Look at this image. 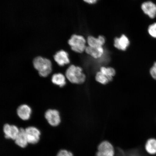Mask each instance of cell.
<instances>
[{"label": "cell", "mask_w": 156, "mask_h": 156, "mask_svg": "<svg viewBox=\"0 0 156 156\" xmlns=\"http://www.w3.org/2000/svg\"><path fill=\"white\" fill-rule=\"evenodd\" d=\"M33 65L41 77H47L52 73L51 62L48 58L38 56L34 59Z\"/></svg>", "instance_id": "1"}, {"label": "cell", "mask_w": 156, "mask_h": 156, "mask_svg": "<svg viewBox=\"0 0 156 156\" xmlns=\"http://www.w3.org/2000/svg\"><path fill=\"white\" fill-rule=\"evenodd\" d=\"M66 78L70 83L74 84H81L84 82L86 76L82 68L71 65L69 66L65 73Z\"/></svg>", "instance_id": "2"}, {"label": "cell", "mask_w": 156, "mask_h": 156, "mask_svg": "<svg viewBox=\"0 0 156 156\" xmlns=\"http://www.w3.org/2000/svg\"><path fill=\"white\" fill-rule=\"evenodd\" d=\"M87 40L81 35L74 34L68 41V44L73 51L79 53L85 51Z\"/></svg>", "instance_id": "3"}, {"label": "cell", "mask_w": 156, "mask_h": 156, "mask_svg": "<svg viewBox=\"0 0 156 156\" xmlns=\"http://www.w3.org/2000/svg\"><path fill=\"white\" fill-rule=\"evenodd\" d=\"M44 118L48 123L52 126H57L61 122L60 112L55 109H48L44 113Z\"/></svg>", "instance_id": "4"}, {"label": "cell", "mask_w": 156, "mask_h": 156, "mask_svg": "<svg viewBox=\"0 0 156 156\" xmlns=\"http://www.w3.org/2000/svg\"><path fill=\"white\" fill-rule=\"evenodd\" d=\"M115 149L112 144L105 141L99 144L95 156H115Z\"/></svg>", "instance_id": "5"}, {"label": "cell", "mask_w": 156, "mask_h": 156, "mask_svg": "<svg viewBox=\"0 0 156 156\" xmlns=\"http://www.w3.org/2000/svg\"><path fill=\"white\" fill-rule=\"evenodd\" d=\"M28 144L37 143L40 139L41 132L36 127L29 126L25 129Z\"/></svg>", "instance_id": "6"}, {"label": "cell", "mask_w": 156, "mask_h": 156, "mask_svg": "<svg viewBox=\"0 0 156 156\" xmlns=\"http://www.w3.org/2000/svg\"><path fill=\"white\" fill-rule=\"evenodd\" d=\"M130 44V41L128 37L125 34H122L119 37H116L114 39V45L117 49L125 51Z\"/></svg>", "instance_id": "7"}, {"label": "cell", "mask_w": 156, "mask_h": 156, "mask_svg": "<svg viewBox=\"0 0 156 156\" xmlns=\"http://www.w3.org/2000/svg\"><path fill=\"white\" fill-rule=\"evenodd\" d=\"M141 9L143 13L150 18L154 19L156 17V4L151 1L142 3Z\"/></svg>", "instance_id": "8"}, {"label": "cell", "mask_w": 156, "mask_h": 156, "mask_svg": "<svg viewBox=\"0 0 156 156\" xmlns=\"http://www.w3.org/2000/svg\"><path fill=\"white\" fill-rule=\"evenodd\" d=\"M3 131L6 139L15 140L19 133L20 129L14 125L6 124L3 126Z\"/></svg>", "instance_id": "9"}, {"label": "cell", "mask_w": 156, "mask_h": 156, "mask_svg": "<svg viewBox=\"0 0 156 156\" xmlns=\"http://www.w3.org/2000/svg\"><path fill=\"white\" fill-rule=\"evenodd\" d=\"M17 116L21 119L28 120L30 118L32 113V109L28 105L24 104L19 106L16 110Z\"/></svg>", "instance_id": "10"}, {"label": "cell", "mask_w": 156, "mask_h": 156, "mask_svg": "<svg viewBox=\"0 0 156 156\" xmlns=\"http://www.w3.org/2000/svg\"><path fill=\"white\" fill-rule=\"evenodd\" d=\"M87 43L88 46L93 48L103 47L106 42V39L103 35H99L97 37L93 35L87 37Z\"/></svg>", "instance_id": "11"}, {"label": "cell", "mask_w": 156, "mask_h": 156, "mask_svg": "<svg viewBox=\"0 0 156 156\" xmlns=\"http://www.w3.org/2000/svg\"><path fill=\"white\" fill-rule=\"evenodd\" d=\"M54 59L58 65L62 67L70 63L69 55L64 50L60 51L55 55Z\"/></svg>", "instance_id": "12"}, {"label": "cell", "mask_w": 156, "mask_h": 156, "mask_svg": "<svg viewBox=\"0 0 156 156\" xmlns=\"http://www.w3.org/2000/svg\"><path fill=\"white\" fill-rule=\"evenodd\" d=\"M105 49L103 47L93 48L88 46L86 48L85 51L91 57L95 59H98L102 57L104 55L105 52Z\"/></svg>", "instance_id": "13"}, {"label": "cell", "mask_w": 156, "mask_h": 156, "mask_svg": "<svg viewBox=\"0 0 156 156\" xmlns=\"http://www.w3.org/2000/svg\"><path fill=\"white\" fill-rule=\"evenodd\" d=\"M16 144L21 148H25L28 144L25 129L21 128L18 135L15 140Z\"/></svg>", "instance_id": "14"}, {"label": "cell", "mask_w": 156, "mask_h": 156, "mask_svg": "<svg viewBox=\"0 0 156 156\" xmlns=\"http://www.w3.org/2000/svg\"><path fill=\"white\" fill-rule=\"evenodd\" d=\"M66 76L60 73H55L52 76L51 81L52 83L60 87H63L66 84Z\"/></svg>", "instance_id": "15"}, {"label": "cell", "mask_w": 156, "mask_h": 156, "mask_svg": "<svg viewBox=\"0 0 156 156\" xmlns=\"http://www.w3.org/2000/svg\"><path fill=\"white\" fill-rule=\"evenodd\" d=\"M121 156H146L141 150L139 149H133L128 151H124L120 148L117 149Z\"/></svg>", "instance_id": "16"}, {"label": "cell", "mask_w": 156, "mask_h": 156, "mask_svg": "<svg viewBox=\"0 0 156 156\" xmlns=\"http://www.w3.org/2000/svg\"><path fill=\"white\" fill-rule=\"evenodd\" d=\"M145 149L150 154H156V139L151 138L148 140L145 144Z\"/></svg>", "instance_id": "17"}, {"label": "cell", "mask_w": 156, "mask_h": 156, "mask_svg": "<svg viewBox=\"0 0 156 156\" xmlns=\"http://www.w3.org/2000/svg\"><path fill=\"white\" fill-rule=\"evenodd\" d=\"M100 72L112 80V77L114 76L116 73L114 68L104 67L101 68Z\"/></svg>", "instance_id": "18"}, {"label": "cell", "mask_w": 156, "mask_h": 156, "mask_svg": "<svg viewBox=\"0 0 156 156\" xmlns=\"http://www.w3.org/2000/svg\"><path fill=\"white\" fill-rule=\"evenodd\" d=\"M95 79L98 82L103 84H106L112 80L110 78L107 77L100 71L97 73Z\"/></svg>", "instance_id": "19"}, {"label": "cell", "mask_w": 156, "mask_h": 156, "mask_svg": "<svg viewBox=\"0 0 156 156\" xmlns=\"http://www.w3.org/2000/svg\"><path fill=\"white\" fill-rule=\"evenodd\" d=\"M147 32L152 38L156 39V22L149 25L147 28Z\"/></svg>", "instance_id": "20"}, {"label": "cell", "mask_w": 156, "mask_h": 156, "mask_svg": "<svg viewBox=\"0 0 156 156\" xmlns=\"http://www.w3.org/2000/svg\"><path fill=\"white\" fill-rule=\"evenodd\" d=\"M56 156H73L71 152L66 150H62L58 152Z\"/></svg>", "instance_id": "21"}, {"label": "cell", "mask_w": 156, "mask_h": 156, "mask_svg": "<svg viewBox=\"0 0 156 156\" xmlns=\"http://www.w3.org/2000/svg\"><path fill=\"white\" fill-rule=\"evenodd\" d=\"M150 73L152 77L156 80V62L154 63L153 66L151 68Z\"/></svg>", "instance_id": "22"}, {"label": "cell", "mask_w": 156, "mask_h": 156, "mask_svg": "<svg viewBox=\"0 0 156 156\" xmlns=\"http://www.w3.org/2000/svg\"><path fill=\"white\" fill-rule=\"evenodd\" d=\"M83 1L90 5H94L97 2L96 0H83Z\"/></svg>", "instance_id": "23"}, {"label": "cell", "mask_w": 156, "mask_h": 156, "mask_svg": "<svg viewBox=\"0 0 156 156\" xmlns=\"http://www.w3.org/2000/svg\"><path fill=\"white\" fill-rule=\"evenodd\" d=\"M96 1H98V0H96Z\"/></svg>", "instance_id": "24"}]
</instances>
